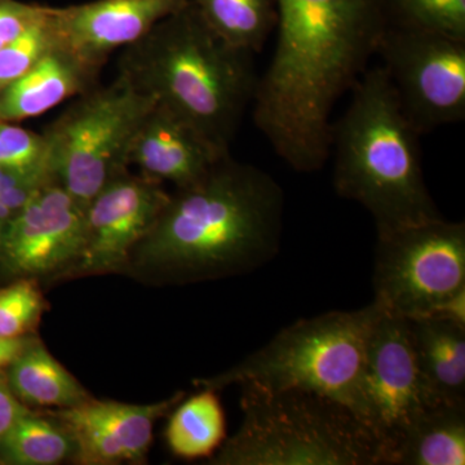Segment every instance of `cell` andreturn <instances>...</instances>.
<instances>
[{
    "instance_id": "1",
    "label": "cell",
    "mask_w": 465,
    "mask_h": 465,
    "mask_svg": "<svg viewBox=\"0 0 465 465\" xmlns=\"http://www.w3.org/2000/svg\"><path fill=\"white\" fill-rule=\"evenodd\" d=\"M283 213L280 183L226 155L202 182L170 194L124 274L162 286L250 273L280 251Z\"/></svg>"
},
{
    "instance_id": "2",
    "label": "cell",
    "mask_w": 465,
    "mask_h": 465,
    "mask_svg": "<svg viewBox=\"0 0 465 465\" xmlns=\"http://www.w3.org/2000/svg\"><path fill=\"white\" fill-rule=\"evenodd\" d=\"M118 74L229 152L260 76L253 54L232 47L189 2L122 50Z\"/></svg>"
},
{
    "instance_id": "3",
    "label": "cell",
    "mask_w": 465,
    "mask_h": 465,
    "mask_svg": "<svg viewBox=\"0 0 465 465\" xmlns=\"http://www.w3.org/2000/svg\"><path fill=\"white\" fill-rule=\"evenodd\" d=\"M351 92L348 109L332 124L336 193L362 204L378 234L440 219L425 185L421 134L401 109L385 70L367 67Z\"/></svg>"
},
{
    "instance_id": "4",
    "label": "cell",
    "mask_w": 465,
    "mask_h": 465,
    "mask_svg": "<svg viewBox=\"0 0 465 465\" xmlns=\"http://www.w3.org/2000/svg\"><path fill=\"white\" fill-rule=\"evenodd\" d=\"M240 385V430L211 464L384 465L375 434L344 403L302 388Z\"/></svg>"
},
{
    "instance_id": "5",
    "label": "cell",
    "mask_w": 465,
    "mask_h": 465,
    "mask_svg": "<svg viewBox=\"0 0 465 465\" xmlns=\"http://www.w3.org/2000/svg\"><path fill=\"white\" fill-rule=\"evenodd\" d=\"M382 312L372 302L358 311L300 320L238 365L195 384L216 391L243 382L302 388L344 403L361 419L367 341Z\"/></svg>"
},
{
    "instance_id": "6",
    "label": "cell",
    "mask_w": 465,
    "mask_h": 465,
    "mask_svg": "<svg viewBox=\"0 0 465 465\" xmlns=\"http://www.w3.org/2000/svg\"><path fill=\"white\" fill-rule=\"evenodd\" d=\"M154 104L118 74L105 87L79 94L45 128L48 173L79 207L85 211L110 182L130 171L134 136Z\"/></svg>"
},
{
    "instance_id": "7",
    "label": "cell",
    "mask_w": 465,
    "mask_h": 465,
    "mask_svg": "<svg viewBox=\"0 0 465 465\" xmlns=\"http://www.w3.org/2000/svg\"><path fill=\"white\" fill-rule=\"evenodd\" d=\"M374 302L388 313L433 317L465 290V225L430 220L379 232Z\"/></svg>"
},
{
    "instance_id": "8",
    "label": "cell",
    "mask_w": 465,
    "mask_h": 465,
    "mask_svg": "<svg viewBox=\"0 0 465 465\" xmlns=\"http://www.w3.org/2000/svg\"><path fill=\"white\" fill-rule=\"evenodd\" d=\"M376 54L419 134L465 118V41L387 26Z\"/></svg>"
},
{
    "instance_id": "9",
    "label": "cell",
    "mask_w": 465,
    "mask_h": 465,
    "mask_svg": "<svg viewBox=\"0 0 465 465\" xmlns=\"http://www.w3.org/2000/svg\"><path fill=\"white\" fill-rule=\"evenodd\" d=\"M274 60L317 73L351 63L384 32L381 0H277Z\"/></svg>"
},
{
    "instance_id": "10",
    "label": "cell",
    "mask_w": 465,
    "mask_h": 465,
    "mask_svg": "<svg viewBox=\"0 0 465 465\" xmlns=\"http://www.w3.org/2000/svg\"><path fill=\"white\" fill-rule=\"evenodd\" d=\"M436 399L416 366L406 318L382 312L367 341L362 375L363 423L375 434L391 465L407 427Z\"/></svg>"
},
{
    "instance_id": "11",
    "label": "cell",
    "mask_w": 465,
    "mask_h": 465,
    "mask_svg": "<svg viewBox=\"0 0 465 465\" xmlns=\"http://www.w3.org/2000/svg\"><path fill=\"white\" fill-rule=\"evenodd\" d=\"M84 238V208L50 179L0 231V265L16 278H64Z\"/></svg>"
},
{
    "instance_id": "12",
    "label": "cell",
    "mask_w": 465,
    "mask_h": 465,
    "mask_svg": "<svg viewBox=\"0 0 465 465\" xmlns=\"http://www.w3.org/2000/svg\"><path fill=\"white\" fill-rule=\"evenodd\" d=\"M170 200L162 183L130 171L110 182L84 211L81 258L64 278L124 274L134 247L154 226Z\"/></svg>"
},
{
    "instance_id": "13",
    "label": "cell",
    "mask_w": 465,
    "mask_h": 465,
    "mask_svg": "<svg viewBox=\"0 0 465 465\" xmlns=\"http://www.w3.org/2000/svg\"><path fill=\"white\" fill-rule=\"evenodd\" d=\"M183 399V391L161 402L133 405L116 401L85 400L67 409L45 410L74 440V461L84 465L145 463L153 430Z\"/></svg>"
},
{
    "instance_id": "14",
    "label": "cell",
    "mask_w": 465,
    "mask_h": 465,
    "mask_svg": "<svg viewBox=\"0 0 465 465\" xmlns=\"http://www.w3.org/2000/svg\"><path fill=\"white\" fill-rule=\"evenodd\" d=\"M191 0H94L54 8L61 45L101 70L113 52L142 39Z\"/></svg>"
},
{
    "instance_id": "15",
    "label": "cell",
    "mask_w": 465,
    "mask_h": 465,
    "mask_svg": "<svg viewBox=\"0 0 465 465\" xmlns=\"http://www.w3.org/2000/svg\"><path fill=\"white\" fill-rule=\"evenodd\" d=\"M229 154L182 116L154 104L134 136L130 166L148 179L183 189L202 182Z\"/></svg>"
},
{
    "instance_id": "16",
    "label": "cell",
    "mask_w": 465,
    "mask_h": 465,
    "mask_svg": "<svg viewBox=\"0 0 465 465\" xmlns=\"http://www.w3.org/2000/svg\"><path fill=\"white\" fill-rule=\"evenodd\" d=\"M100 70L57 45L16 82L0 92V121L20 122L96 87Z\"/></svg>"
},
{
    "instance_id": "17",
    "label": "cell",
    "mask_w": 465,
    "mask_h": 465,
    "mask_svg": "<svg viewBox=\"0 0 465 465\" xmlns=\"http://www.w3.org/2000/svg\"><path fill=\"white\" fill-rule=\"evenodd\" d=\"M407 327L416 366L436 399L465 403V327L436 317L411 318Z\"/></svg>"
},
{
    "instance_id": "18",
    "label": "cell",
    "mask_w": 465,
    "mask_h": 465,
    "mask_svg": "<svg viewBox=\"0 0 465 465\" xmlns=\"http://www.w3.org/2000/svg\"><path fill=\"white\" fill-rule=\"evenodd\" d=\"M465 403L439 402L407 427L391 465H464Z\"/></svg>"
},
{
    "instance_id": "19",
    "label": "cell",
    "mask_w": 465,
    "mask_h": 465,
    "mask_svg": "<svg viewBox=\"0 0 465 465\" xmlns=\"http://www.w3.org/2000/svg\"><path fill=\"white\" fill-rule=\"evenodd\" d=\"M5 376L15 396L30 409H67L91 399L84 385L35 335L5 370Z\"/></svg>"
},
{
    "instance_id": "20",
    "label": "cell",
    "mask_w": 465,
    "mask_h": 465,
    "mask_svg": "<svg viewBox=\"0 0 465 465\" xmlns=\"http://www.w3.org/2000/svg\"><path fill=\"white\" fill-rule=\"evenodd\" d=\"M168 448L176 457L195 460L213 458L226 440L224 409L216 390L202 388L182 400L170 412Z\"/></svg>"
},
{
    "instance_id": "21",
    "label": "cell",
    "mask_w": 465,
    "mask_h": 465,
    "mask_svg": "<svg viewBox=\"0 0 465 465\" xmlns=\"http://www.w3.org/2000/svg\"><path fill=\"white\" fill-rule=\"evenodd\" d=\"M223 41L258 54L278 24L277 0H191Z\"/></svg>"
},
{
    "instance_id": "22",
    "label": "cell",
    "mask_w": 465,
    "mask_h": 465,
    "mask_svg": "<svg viewBox=\"0 0 465 465\" xmlns=\"http://www.w3.org/2000/svg\"><path fill=\"white\" fill-rule=\"evenodd\" d=\"M74 457L72 436L60 421L43 410L29 407L0 440L2 464L56 465L74 460Z\"/></svg>"
},
{
    "instance_id": "23",
    "label": "cell",
    "mask_w": 465,
    "mask_h": 465,
    "mask_svg": "<svg viewBox=\"0 0 465 465\" xmlns=\"http://www.w3.org/2000/svg\"><path fill=\"white\" fill-rule=\"evenodd\" d=\"M387 26L465 41V0H381Z\"/></svg>"
},
{
    "instance_id": "24",
    "label": "cell",
    "mask_w": 465,
    "mask_h": 465,
    "mask_svg": "<svg viewBox=\"0 0 465 465\" xmlns=\"http://www.w3.org/2000/svg\"><path fill=\"white\" fill-rule=\"evenodd\" d=\"M61 45L54 21V7L47 15L0 48V92L26 74L45 54Z\"/></svg>"
},
{
    "instance_id": "25",
    "label": "cell",
    "mask_w": 465,
    "mask_h": 465,
    "mask_svg": "<svg viewBox=\"0 0 465 465\" xmlns=\"http://www.w3.org/2000/svg\"><path fill=\"white\" fill-rule=\"evenodd\" d=\"M47 308L39 281L16 278L0 289V338L34 335Z\"/></svg>"
},
{
    "instance_id": "26",
    "label": "cell",
    "mask_w": 465,
    "mask_h": 465,
    "mask_svg": "<svg viewBox=\"0 0 465 465\" xmlns=\"http://www.w3.org/2000/svg\"><path fill=\"white\" fill-rule=\"evenodd\" d=\"M0 167L47 174V143L43 134L0 121Z\"/></svg>"
},
{
    "instance_id": "27",
    "label": "cell",
    "mask_w": 465,
    "mask_h": 465,
    "mask_svg": "<svg viewBox=\"0 0 465 465\" xmlns=\"http://www.w3.org/2000/svg\"><path fill=\"white\" fill-rule=\"evenodd\" d=\"M47 5L21 0H0V48L16 39L47 15Z\"/></svg>"
},
{
    "instance_id": "28",
    "label": "cell",
    "mask_w": 465,
    "mask_h": 465,
    "mask_svg": "<svg viewBox=\"0 0 465 465\" xmlns=\"http://www.w3.org/2000/svg\"><path fill=\"white\" fill-rule=\"evenodd\" d=\"M29 407L24 405L20 400L15 396L11 387H9L5 372L0 374V440L7 436L21 415L26 411Z\"/></svg>"
},
{
    "instance_id": "29",
    "label": "cell",
    "mask_w": 465,
    "mask_h": 465,
    "mask_svg": "<svg viewBox=\"0 0 465 465\" xmlns=\"http://www.w3.org/2000/svg\"><path fill=\"white\" fill-rule=\"evenodd\" d=\"M52 179L47 174L24 173L14 168L0 167V193L21 188V186H38Z\"/></svg>"
},
{
    "instance_id": "30",
    "label": "cell",
    "mask_w": 465,
    "mask_h": 465,
    "mask_svg": "<svg viewBox=\"0 0 465 465\" xmlns=\"http://www.w3.org/2000/svg\"><path fill=\"white\" fill-rule=\"evenodd\" d=\"M34 335L25 336V338L5 339L0 338V374L5 372V370L12 365L15 360L24 349L29 344L30 339Z\"/></svg>"
}]
</instances>
